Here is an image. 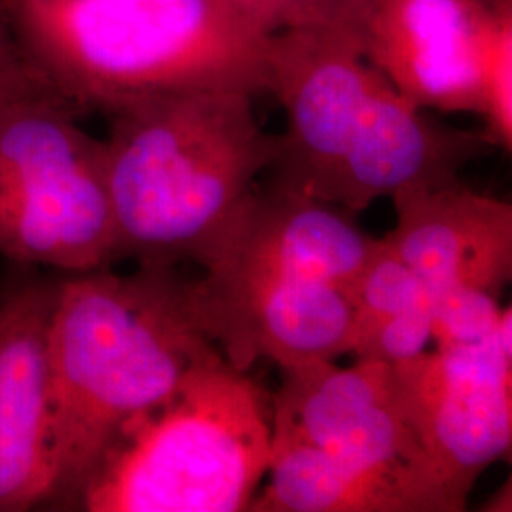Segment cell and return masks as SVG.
I'll return each instance as SVG.
<instances>
[{"instance_id":"obj_10","label":"cell","mask_w":512,"mask_h":512,"mask_svg":"<svg viewBox=\"0 0 512 512\" xmlns=\"http://www.w3.org/2000/svg\"><path fill=\"white\" fill-rule=\"evenodd\" d=\"M512 0H344L361 52L421 110L480 109L482 73Z\"/></svg>"},{"instance_id":"obj_11","label":"cell","mask_w":512,"mask_h":512,"mask_svg":"<svg viewBox=\"0 0 512 512\" xmlns=\"http://www.w3.org/2000/svg\"><path fill=\"white\" fill-rule=\"evenodd\" d=\"M57 281L0 291V512L52 505L55 494L48 336Z\"/></svg>"},{"instance_id":"obj_12","label":"cell","mask_w":512,"mask_h":512,"mask_svg":"<svg viewBox=\"0 0 512 512\" xmlns=\"http://www.w3.org/2000/svg\"><path fill=\"white\" fill-rule=\"evenodd\" d=\"M397 226L385 245L427 293L476 287L503 293L512 277V205L458 181L391 196Z\"/></svg>"},{"instance_id":"obj_16","label":"cell","mask_w":512,"mask_h":512,"mask_svg":"<svg viewBox=\"0 0 512 512\" xmlns=\"http://www.w3.org/2000/svg\"><path fill=\"white\" fill-rule=\"evenodd\" d=\"M429 310L435 348H465L494 334L503 306L501 294L476 287H454L429 293Z\"/></svg>"},{"instance_id":"obj_9","label":"cell","mask_w":512,"mask_h":512,"mask_svg":"<svg viewBox=\"0 0 512 512\" xmlns=\"http://www.w3.org/2000/svg\"><path fill=\"white\" fill-rule=\"evenodd\" d=\"M203 270L190 279L192 308L234 368L249 372L260 359L293 368L349 355L355 310L344 289L268 266Z\"/></svg>"},{"instance_id":"obj_5","label":"cell","mask_w":512,"mask_h":512,"mask_svg":"<svg viewBox=\"0 0 512 512\" xmlns=\"http://www.w3.org/2000/svg\"><path fill=\"white\" fill-rule=\"evenodd\" d=\"M272 437V395L217 351L118 429L69 509L249 512Z\"/></svg>"},{"instance_id":"obj_6","label":"cell","mask_w":512,"mask_h":512,"mask_svg":"<svg viewBox=\"0 0 512 512\" xmlns=\"http://www.w3.org/2000/svg\"><path fill=\"white\" fill-rule=\"evenodd\" d=\"M42 80L0 101V255L63 274L120 260L105 145Z\"/></svg>"},{"instance_id":"obj_7","label":"cell","mask_w":512,"mask_h":512,"mask_svg":"<svg viewBox=\"0 0 512 512\" xmlns=\"http://www.w3.org/2000/svg\"><path fill=\"white\" fill-rule=\"evenodd\" d=\"M272 427L401 488L420 512L467 509L406 418L393 366L355 359L351 366L317 361L281 368V387L272 395Z\"/></svg>"},{"instance_id":"obj_4","label":"cell","mask_w":512,"mask_h":512,"mask_svg":"<svg viewBox=\"0 0 512 512\" xmlns=\"http://www.w3.org/2000/svg\"><path fill=\"white\" fill-rule=\"evenodd\" d=\"M38 78L80 114L186 90L268 93L272 35L222 0H10Z\"/></svg>"},{"instance_id":"obj_21","label":"cell","mask_w":512,"mask_h":512,"mask_svg":"<svg viewBox=\"0 0 512 512\" xmlns=\"http://www.w3.org/2000/svg\"><path fill=\"white\" fill-rule=\"evenodd\" d=\"M511 495V480H507V484H503L494 495L488 497V501L484 503L486 507H482V511L511 512Z\"/></svg>"},{"instance_id":"obj_15","label":"cell","mask_w":512,"mask_h":512,"mask_svg":"<svg viewBox=\"0 0 512 512\" xmlns=\"http://www.w3.org/2000/svg\"><path fill=\"white\" fill-rule=\"evenodd\" d=\"M427 296L418 275L385 245L384 238H380L378 251L368 260L349 291L355 310L353 329L412 308Z\"/></svg>"},{"instance_id":"obj_8","label":"cell","mask_w":512,"mask_h":512,"mask_svg":"<svg viewBox=\"0 0 512 512\" xmlns=\"http://www.w3.org/2000/svg\"><path fill=\"white\" fill-rule=\"evenodd\" d=\"M512 311L490 338L393 366L404 414L448 488L467 503L478 476L512 446Z\"/></svg>"},{"instance_id":"obj_18","label":"cell","mask_w":512,"mask_h":512,"mask_svg":"<svg viewBox=\"0 0 512 512\" xmlns=\"http://www.w3.org/2000/svg\"><path fill=\"white\" fill-rule=\"evenodd\" d=\"M482 139L490 147L512 150V6L495 25L482 73L480 109Z\"/></svg>"},{"instance_id":"obj_13","label":"cell","mask_w":512,"mask_h":512,"mask_svg":"<svg viewBox=\"0 0 512 512\" xmlns=\"http://www.w3.org/2000/svg\"><path fill=\"white\" fill-rule=\"evenodd\" d=\"M378 247L380 238L365 234L336 205L268 181L256 184L196 264L268 266L327 281L349 294Z\"/></svg>"},{"instance_id":"obj_3","label":"cell","mask_w":512,"mask_h":512,"mask_svg":"<svg viewBox=\"0 0 512 512\" xmlns=\"http://www.w3.org/2000/svg\"><path fill=\"white\" fill-rule=\"evenodd\" d=\"M255 95L186 90L107 114L105 171L120 260L198 262L251 196L279 152Z\"/></svg>"},{"instance_id":"obj_14","label":"cell","mask_w":512,"mask_h":512,"mask_svg":"<svg viewBox=\"0 0 512 512\" xmlns=\"http://www.w3.org/2000/svg\"><path fill=\"white\" fill-rule=\"evenodd\" d=\"M264 480L249 512H420L401 488L279 433Z\"/></svg>"},{"instance_id":"obj_20","label":"cell","mask_w":512,"mask_h":512,"mask_svg":"<svg viewBox=\"0 0 512 512\" xmlns=\"http://www.w3.org/2000/svg\"><path fill=\"white\" fill-rule=\"evenodd\" d=\"M40 80L19 46L10 0H0V101Z\"/></svg>"},{"instance_id":"obj_17","label":"cell","mask_w":512,"mask_h":512,"mask_svg":"<svg viewBox=\"0 0 512 512\" xmlns=\"http://www.w3.org/2000/svg\"><path fill=\"white\" fill-rule=\"evenodd\" d=\"M431 342L433 330L427 296L412 308L355 327L351 332L349 355L359 361L395 366L429 351Z\"/></svg>"},{"instance_id":"obj_2","label":"cell","mask_w":512,"mask_h":512,"mask_svg":"<svg viewBox=\"0 0 512 512\" xmlns=\"http://www.w3.org/2000/svg\"><path fill=\"white\" fill-rule=\"evenodd\" d=\"M217 351L192 308L190 279L175 266L57 279L48 336L52 505L69 509L118 429Z\"/></svg>"},{"instance_id":"obj_19","label":"cell","mask_w":512,"mask_h":512,"mask_svg":"<svg viewBox=\"0 0 512 512\" xmlns=\"http://www.w3.org/2000/svg\"><path fill=\"white\" fill-rule=\"evenodd\" d=\"M268 35L338 18L344 0H222Z\"/></svg>"},{"instance_id":"obj_1","label":"cell","mask_w":512,"mask_h":512,"mask_svg":"<svg viewBox=\"0 0 512 512\" xmlns=\"http://www.w3.org/2000/svg\"><path fill=\"white\" fill-rule=\"evenodd\" d=\"M268 93L285 110L270 181L359 213L404 188L454 183L484 150L480 131L448 128L366 61L344 18L270 38Z\"/></svg>"}]
</instances>
